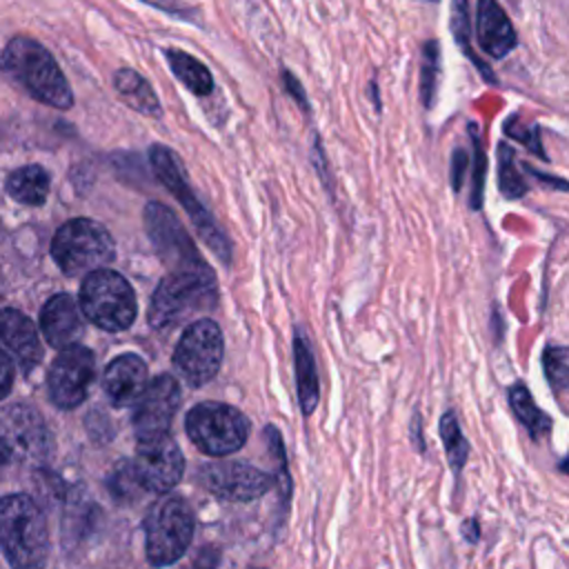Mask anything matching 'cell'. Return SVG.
<instances>
[{"mask_svg":"<svg viewBox=\"0 0 569 569\" xmlns=\"http://www.w3.org/2000/svg\"><path fill=\"white\" fill-rule=\"evenodd\" d=\"M264 440L276 458V469H278V487H280V500L287 502L289 493H291V480H289V467H287V453H284V445L282 438L278 433L276 427H267L264 429Z\"/></svg>","mask_w":569,"mask_h":569,"instance_id":"31","label":"cell"},{"mask_svg":"<svg viewBox=\"0 0 569 569\" xmlns=\"http://www.w3.org/2000/svg\"><path fill=\"white\" fill-rule=\"evenodd\" d=\"M476 38L491 58H505L516 49V31L498 0H478Z\"/></svg>","mask_w":569,"mask_h":569,"instance_id":"18","label":"cell"},{"mask_svg":"<svg viewBox=\"0 0 569 569\" xmlns=\"http://www.w3.org/2000/svg\"><path fill=\"white\" fill-rule=\"evenodd\" d=\"M462 531H465V536H467L469 542H476V540H478V522H476V520L465 522V525H462Z\"/></svg>","mask_w":569,"mask_h":569,"instance_id":"37","label":"cell"},{"mask_svg":"<svg viewBox=\"0 0 569 569\" xmlns=\"http://www.w3.org/2000/svg\"><path fill=\"white\" fill-rule=\"evenodd\" d=\"M80 309L96 327L104 331H124L138 316V300L129 280L104 267L87 273L82 280Z\"/></svg>","mask_w":569,"mask_h":569,"instance_id":"4","label":"cell"},{"mask_svg":"<svg viewBox=\"0 0 569 569\" xmlns=\"http://www.w3.org/2000/svg\"><path fill=\"white\" fill-rule=\"evenodd\" d=\"M222 353L224 340L220 327L209 318H200L182 331L173 351V367L187 385L202 387L218 373Z\"/></svg>","mask_w":569,"mask_h":569,"instance_id":"10","label":"cell"},{"mask_svg":"<svg viewBox=\"0 0 569 569\" xmlns=\"http://www.w3.org/2000/svg\"><path fill=\"white\" fill-rule=\"evenodd\" d=\"M147 365L136 353H122L113 358L102 376V389L111 405L129 407L138 400L142 389L147 387Z\"/></svg>","mask_w":569,"mask_h":569,"instance_id":"16","label":"cell"},{"mask_svg":"<svg viewBox=\"0 0 569 569\" xmlns=\"http://www.w3.org/2000/svg\"><path fill=\"white\" fill-rule=\"evenodd\" d=\"M180 407V387L171 373H160L147 382L133 402V431L138 440L167 436Z\"/></svg>","mask_w":569,"mask_h":569,"instance_id":"15","label":"cell"},{"mask_svg":"<svg viewBox=\"0 0 569 569\" xmlns=\"http://www.w3.org/2000/svg\"><path fill=\"white\" fill-rule=\"evenodd\" d=\"M53 451L44 418L29 405L0 409V458L18 465H40Z\"/></svg>","mask_w":569,"mask_h":569,"instance_id":"9","label":"cell"},{"mask_svg":"<svg viewBox=\"0 0 569 569\" xmlns=\"http://www.w3.org/2000/svg\"><path fill=\"white\" fill-rule=\"evenodd\" d=\"M2 76L27 91L38 102L53 109H69L73 104L71 87L60 71L53 56L33 38L16 36L0 53Z\"/></svg>","mask_w":569,"mask_h":569,"instance_id":"1","label":"cell"},{"mask_svg":"<svg viewBox=\"0 0 569 569\" xmlns=\"http://www.w3.org/2000/svg\"><path fill=\"white\" fill-rule=\"evenodd\" d=\"M451 31L458 40V44L465 49V53L476 62V67L487 76V80H493L487 64H482L469 49V13H467V0H451Z\"/></svg>","mask_w":569,"mask_h":569,"instance_id":"30","label":"cell"},{"mask_svg":"<svg viewBox=\"0 0 569 569\" xmlns=\"http://www.w3.org/2000/svg\"><path fill=\"white\" fill-rule=\"evenodd\" d=\"M164 58L173 76L196 96H209L213 91V78L209 69L182 49H164Z\"/></svg>","mask_w":569,"mask_h":569,"instance_id":"23","label":"cell"},{"mask_svg":"<svg viewBox=\"0 0 569 569\" xmlns=\"http://www.w3.org/2000/svg\"><path fill=\"white\" fill-rule=\"evenodd\" d=\"M96 376V358L82 345L60 349L49 369V396L56 407L73 409L84 398Z\"/></svg>","mask_w":569,"mask_h":569,"instance_id":"14","label":"cell"},{"mask_svg":"<svg viewBox=\"0 0 569 569\" xmlns=\"http://www.w3.org/2000/svg\"><path fill=\"white\" fill-rule=\"evenodd\" d=\"M438 76H440V51H438V42L429 40L422 47V64H420V96L425 107H431L436 100Z\"/></svg>","mask_w":569,"mask_h":569,"instance_id":"27","label":"cell"},{"mask_svg":"<svg viewBox=\"0 0 569 569\" xmlns=\"http://www.w3.org/2000/svg\"><path fill=\"white\" fill-rule=\"evenodd\" d=\"M218 558H220V551L216 547H202L193 558V562L189 565V569H216Z\"/></svg>","mask_w":569,"mask_h":569,"instance_id":"34","label":"cell"},{"mask_svg":"<svg viewBox=\"0 0 569 569\" xmlns=\"http://www.w3.org/2000/svg\"><path fill=\"white\" fill-rule=\"evenodd\" d=\"M293 362H296L300 411L309 416L318 405V371H316V358L311 353V347L300 329L296 331V340H293Z\"/></svg>","mask_w":569,"mask_h":569,"instance_id":"20","label":"cell"},{"mask_svg":"<svg viewBox=\"0 0 569 569\" xmlns=\"http://www.w3.org/2000/svg\"><path fill=\"white\" fill-rule=\"evenodd\" d=\"M40 329L47 342L56 349L76 345L84 329L76 300L69 293L51 296L40 311Z\"/></svg>","mask_w":569,"mask_h":569,"instance_id":"17","label":"cell"},{"mask_svg":"<svg viewBox=\"0 0 569 569\" xmlns=\"http://www.w3.org/2000/svg\"><path fill=\"white\" fill-rule=\"evenodd\" d=\"M107 485H109L111 496L118 502H133L140 496H144V489H142V485H140V480L136 476V469H133L131 460H120L116 465V469L111 471Z\"/></svg>","mask_w":569,"mask_h":569,"instance_id":"25","label":"cell"},{"mask_svg":"<svg viewBox=\"0 0 569 569\" xmlns=\"http://www.w3.org/2000/svg\"><path fill=\"white\" fill-rule=\"evenodd\" d=\"M51 256L67 276H87L104 269L113 260L116 244L100 222L73 218L56 231L51 240Z\"/></svg>","mask_w":569,"mask_h":569,"instance_id":"5","label":"cell"},{"mask_svg":"<svg viewBox=\"0 0 569 569\" xmlns=\"http://www.w3.org/2000/svg\"><path fill=\"white\" fill-rule=\"evenodd\" d=\"M113 87H116L118 96L122 98V102H127L133 111L151 116V118L162 116V107H160L151 84L138 71L118 69L113 76Z\"/></svg>","mask_w":569,"mask_h":569,"instance_id":"22","label":"cell"},{"mask_svg":"<svg viewBox=\"0 0 569 569\" xmlns=\"http://www.w3.org/2000/svg\"><path fill=\"white\" fill-rule=\"evenodd\" d=\"M247 416L224 402H198L184 418L189 440L207 456L222 458L238 451L249 436Z\"/></svg>","mask_w":569,"mask_h":569,"instance_id":"7","label":"cell"},{"mask_svg":"<svg viewBox=\"0 0 569 569\" xmlns=\"http://www.w3.org/2000/svg\"><path fill=\"white\" fill-rule=\"evenodd\" d=\"M509 405H511L516 418L527 427L531 438L540 440L542 436L549 433V429H551L549 416L542 409H538V405L533 402L529 389L522 382H516L509 389Z\"/></svg>","mask_w":569,"mask_h":569,"instance_id":"24","label":"cell"},{"mask_svg":"<svg viewBox=\"0 0 569 569\" xmlns=\"http://www.w3.org/2000/svg\"><path fill=\"white\" fill-rule=\"evenodd\" d=\"M0 340L18 358L24 371H31L42 358V345L36 325L18 309L0 311Z\"/></svg>","mask_w":569,"mask_h":569,"instance_id":"19","label":"cell"},{"mask_svg":"<svg viewBox=\"0 0 569 569\" xmlns=\"http://www.w3.org/2000/svg\"><path fill=\"white\" fill-rule=\"evenodd\" d=\"M0 233H2V224H0Z\"/></svg>","mask_w":569,"mask_h":569,"instance_id":"38","label":"cell"},{"mask_svg":"<svg viewBox=\"0 0 569 569\" xmlns=\"http://www.w3.org/2000/svg\"><path fill=\"white\" fill-rule=\"evenodd\" d=\"M0 547L13 569H42L49 553L47 522L27 493L0 500Z\"/></svg>","mask_w":569,"mask_h":569,"instance_id":"3","label":"cell"},{"mask_svg":"<svg viewBox=\"0 0 569 569\" xmlns=\"http://www.w3.org/2000/svg\"><path fill=\"white\" fill-rule=\"evenodd\" d=\"M149 160H151V169L158 176V180L171 191V196L182 204V209L187 211V216L196 224L198 236L207 242V247L224 264H229V260H231V244H229L224 231L216 224L213 216L207 211V207L191 191V187L187 182V176L182 171V164L173 156V151L169 147H164V144H153L151 153H149Z\"/></svg>","mask_w":569,"mask_h":569,"instance_id":"8","label":"cell"},{"mask_svg":"<svg viewBox=\"0 0 569 569\" xmlns=\"http://www.w3.org/2000/svg\"><path fill=\"white\" fill-rule=\"evenodd\" d=\"M198 482L216 498L231 502H249L264 496L273 487V476L249 462L231 460L204 465L198 473Z\"/></svg>","mask_w":569,"mask_h":569,"instance_id":"13","label":"cell"},{"mask_svg":"<svg viewBox=\"0 0 569 569\" xmlns=\"http://www.w3.org/2000/svg\"><path fill=\"white\" fill-rule=\"evenodd\" d=\"M542 367L547 373L549 385L556 389L560 396L567 389L569 382V360H567V349L565 347H547L542 353Z\"/></svg>","mask_w":569,"mask_h":569,"instance_id":"29","label":"cell"},{"mask_svg":"<svg viewBox=\"0 0 569 569\" xmlns=\"http://www.w3.org/2000/svg\"><path fill=\"white\" fill-rule=\"evenodd\" d=\"M131 462L144 493H169L184 473V456L169 433L138 440Z\"/></svg>","mask_w":569,"mask_h":569,"instance_id":"12","label":"cell"},{"mask_svg":"<svg viewBox=\"0 0 569 569\" xmlns=\"http://www.w3.org/2000/svg\"><path fill=\"white\" fill-rule=\"evenodd\" d=\"M144 227L151 238V244L169 271L204 267L191 236L176 218V213L162 202H149L144 209Z\"/></svg>","mask_w":569,"mask_h":569,"instance_id":"11","label":"cell"},{"mask_svg":"<svg viewBox=\"0 0 569 569\" xmlns=\"http://www.w3.org/2000/svg\"><path fill=\"white\" fill-rule=\"evenodd\" d=\"M13 385V365L9 360V356L0 349V398H4L9 393Z\"/></svg>","mask_w":569,"mask_h":569,"instance_id":"35","label":"cell"},{"mask_svg":"<svg viewBox=\"0 0 569 569\" xmlns=\"http://www.w3.org/2000/svg\"><path fill=\"white\" fill-rule=\"evenodd\" d=\"M440 436L445 440V449H447V458L453 467V471H460L467 462V453H469V447H467V440L460 431V425L456 420V413L453 411H447L442 418H440Z\"/></svg>","mask_w":569,"mask_h":569,"instance_id":"26","label":"cell"},{"mask_svg":"<svg viewBox=\"0 0 569 569\" xmlns=\"http://www.w3.org/2000/svg\"><path fill=\"white\" fill-rule=\"evenodd\" d=\"M498 182H500V191L507 198H520L527 191L525 180L520 178L518 169H516V158L513 151L507 144H500V164H498Z\"/></svg>","mask_w":569,"mask_h":569,"instance_id":"28","label":"cell"},{"mask_svg":"<svg viewBox=\"0 0 569 569\" xmlns=\"http://www.w3.org/2000/svg\"><path fill=\"white\" fill-rule=\"evenodd\" d=\"M218 305V282L209 264L180 269L164 276L149 302V325L153 329H171L200 311Z\"/></svg>","mask_w":569,"mask_h":569,"instance_id":"2","label":"cell"},{"mask_svg":"<svg viewBox=\"0 0 569 569\" xmlns=\"http://www.w3.org/2000/svg\"><path fill=\"white\" fill-rule=\"evenodd\" d=\"M193 511L180 496L158 498L144 518V551L153 567L173 565L191 545Z\"/></svg>","mask_w":569,"mask_h":569,"instance_id":"6","label":"cell"},{"mask_svg":"<svg viewBox=\"0 0 569 569\" xmlns=\"http://www.w3.org/2000/svg\"><path fill=\"white\" fill-rule=\"evenodd\" d=\"M4 184L7 193L20 204L40 207L49 196V173L40 164H24L13 169Z\"/></svg>","mask_w":569,"mask_h":569,"instance_id":"21","label":"cell"},{"mask_svg":"<svg viewBox=\"0 0 569 569\" xmlns=\"http://www.w3.org/2000/svg\"><path fill=\"white\" fill-rule=\"evenodd\" d=\"M282 78H284V84H287V91L302 104L307 107V98H305V89L298 84V80L289 73V71H282Z\"/></svg>","mask_w":569,"mask_h":569,"instance_id":"36","label":"cell"},{"mask_svg":"<svg viewBox=\"0 0 569 569\" xmlns=\"http://www.w3.org/2000/svg\"><path fill=\"white\" fill-rule=\"evenodd\" d=\"M142 2L153 4V7H158V9L167 11V13H173V16H180V18H191V20H193L191 7H187L182 0H142Z\"/></svg>","mask_w":569,"mask_h":569,"instance_id":"33","label":"cell"},{"mask_svg":"<svg viewBox=\"0 0 569 569\" xmlns=\"http://www.w3.org/2000/svg\"><path fill=\"white\" fill-rule=\"evenodd\" d=\"M471 131V140L476 147V173H473V193H471V207L478 209L482 202V180H485V153H482V144L478 138V131L473 124H469Z\"/></svg>","mask_w":569,"mask_h":569,"instance_id":"32","label":"cell"}]
</instances>
